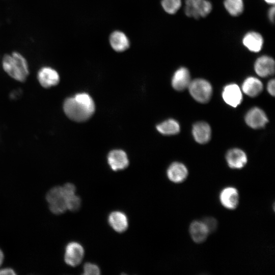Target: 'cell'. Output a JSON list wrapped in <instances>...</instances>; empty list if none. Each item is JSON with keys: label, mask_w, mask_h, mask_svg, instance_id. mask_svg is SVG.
I'll list each match as a JSON object with an SVG mask.
<instances>
[{"label": "cell", "mask_w": 275, "mask_h": 275, "mask_svg": "<svg viewBox=\"0 0 275 275\" xmlns=\"http://www.w3.org/2000/svg\"><path fill=\"white\" fill-rule=\"evenodd\" d=\"M63 109L71 120L83 122L93 114L95 106L92 98L88 94L83 93L66 99L64 102Z\"/></svg>", "instance_id": "obj_1"}, {"label": "cell", "mask_w": 275, "mask_h": 275, "mask_svg": "<svg viewBox=\"0 0 275 275\" xmlns=\"http://www.w3.org/2000/svg\"><path fill=\"white\" fill-rule=\"evenodd\" d=\"M2 64L5 71L15 80L23 81L29 75L27 62L19 52L15 51L11 54L5 55Z\"/></svg>", "instance_id": "obj_2"}, {"label": "cell", "mask_w": 275, "mask_h": 275, "mask_svg": "<svg viewBox=\"0 0 275 275\" xmlns=\"http://www.w3.org/2000/svg\"><path fill=\"white\" fill-rule=\"evenodd\" d=\"M189 92L197 101L205 103L208 101L212 94V87L210 83L203 79H196L190 81Z\"/></svg>", "instance_id": "obj_3"}, {"label": "cell", "mask_w": 275, "mask_h": 275, "mask_svg": "<svg viewBox=\"0 0 275 275\" xmlns=\"http://www.w3.org/2000/svg\"><path fill=\"white\" fill-rule=\"evenodd\" d=\"M212 10L211 3L207 0H185V13L188 17L199 18L206 16Z\"/></svg>", "instance_id": "obj_4"}, {"label": "cell", "mask_w": 275, "mask_h": 275, "mask_svg": "<svg viewBox=\"0 0 275 275\" xmlns=\"http://www.w3.org/2000/svg\"><path fill=\"white\" fill-rule=\"evenodd\" d=\"M84 256L82 246L76 242L69 243L65 248L64 260L68 265L75 267L79 264Z\"/></svg>", "instance_id": "obj_5"}, {"label": "cell", "mask_w": 275, "mask_h": 275, "mask_svg": "<svg viewBox=\"0 0 275 275\" xmlns=\"http://www.w3.org/2000/svg\"><path fill=\"white\" fill-rule=\"evenodd\" d=\"M37 77L40 85L45 88L56 86L60 80L59 75L57 71L49 67L41 68L38 71Z\"/></svg>", "instance_id": "obj_6"}, {"label": "cell", "mask_w": 275, "mask_h": 275, "mask_svg": "<svg viewBox=\"0 0 275 275\" xmlns=\"http://www.w3.org/2000/svg\"><path fill=\"white\" fill-rule=\"evenodd\" d=\"M246 124L254 129L263 127L268 122L264 112L259 108L254 107L250 109L245 117Z\"/></svg>", "instance_id": "obj_7"}, {"label": "cell", "mask_w": 275, "mask_h": 275, "mask_svg": "<svg viewBox=\"0 0 275 275\" xmlns=\"http://www.w3.org/2000/svg\"><path fill=\"white\" fill-rule=\"evenodd\" d=\"M256 73L262 77L272 75L274 72V61L270 57L262 56L258 58L254 65Z\"/></svg>", "instance_id": "obj_8"}, {"label": "cell", "mask_w": 275, "mask_h": 275, "mask_svg": "<svg viewBox=\"0 0 275 275\" xmlns=\"http://www.w3.org/2000/svg\"><path fill=\"white\" fill-rule=\"evenodd\" d=\"M222 96L226 103L234 107L238 105L242 99L240 88L234 84L228 85L224 88Z\"/></svg>", "instance_id": "obj_9"}, {"label": "cell", "mask_w": 275, "mask_h": 275, "mask_svg": "<svg viewBox=\"0 0 275 275\" xmlns=\"http://www.w3.org/2000/svg\"><path fill=\"white\" fill-rule=\"evenodd\" d=\"M108 163L114 171L121 170L127 168L129 160L126 153L121 150H114L107 157Z\"/></svg>", "instance_id": "obj_10"}, {"label": "cell", "mask_w": 275, "mask_h": 275, "mask_svg": "<svg viewBox=\"0 0 275 275\" xmlns=\"http://www.w3.org/2000/svg\"><path fill=\"white\" fill-rule=\"evenodd\" d=\"M219 199L222 204L228 209H235L239 203L237 190L232 187L224 189L220 194Z\"/></svg>", "instance_id": "obj_11"}, {"label": "cell", "mask_w": 275, "mask_h": 275, "mask_svg": "<svg viewBox=\"0 0 275 275\" xmlns=\"http://www.w3.org/2000/svg\"><path fill=\"white\" fill-rule=\"evenodd\" d=\"M190 82V73L186 68L181 67L174 74L172 84L175 90L182 91L188 87Z\"/></svg>", "instance_id": "obj_12"}, {"label": "cell", "mask_w": 275, "mask_h": 275, "mask_svg": "<svg viewBox=\"0 0 275 275\" xmlns=\"http://www.w3.org/2000/svg\"><path fill=\"white\" fill-rule=\"evenodd\" d=\"M242 43L250 51L257 52L262 48L263 38L259 33L252 31L243 36Z\"/></svg>", "instance_id": "obj_13"}, {"label": "cell", "mask_w": 275, "mask_h": 275, "mask_svg": "<svg viewBox=\"0 0 275 275\" xmlns=\"http://www.w3.org/2000/svg\"><path fill=\"white\" fill-rule=\"evenodd\" d=\"M226 160L229 166L233 169H241L247 162L245 153L239 149H232L226 155Z\"/></svg>", "instance_id": "obj_14"}, {"label": "cell", "mask_w": 275, "mask_h": 275, "mask_svg": "<svg viewBox=\"0 0 275 275\" xmlns=\"http://www.w3.org/2000/svg\"><path fill=\"white\" fill-rule=\"evenodd\" d=\"M188 175V171L186 167L180 162H174L171 164L167 170V176L171 181L175 183L183 182Z\"/></svg>", "instance_id": "obj_15"}, {"label": "cell", "mask_w": 275, "mask_h": 275, "mask_svg": "<svg viewBox=\"0 0 275 275\" xmlns=\"http://www.w3.org/2000/svg\"><path fill=\"white\" fill-rule=\"evenodd\" d=\"M108 223L116 232L122 233L126 231L128 226L126 215L121 211L112 212L108 216Z\"/></svg>", "instance_id": "obj_16"}, {"label": "cell", "mask_w": 275, "mask_h": 275, "mask_svg": "<svg viewBox=\"0 0 275 275\" xmlns=\"http://www.w3.org/2000/svg\"><path fill=\"white\" fill-rule=\"evenodd\" d=\"M193 134L198 143L205 144L210 139L211 129L209 125L206 122H197L193 126Z\"/></svg>", "instance_id": "obj_17"}, {"label": "cell", "mask_w": 275, "mask_h": 275, "mask_svg": "<svg viewBox=\"0 0 275 275\" xmlns=\"http://www.w3.org/2000/svg\"><path fill=\"white\" fill-rule=\"evenodd\" d=\"M189 233L193 240L200 243L206 239L209 231L203 222L194 221L190 225Z\"/></svg>", "instance_id": "obj_18"}, {"label": "cell", "mask_w": 275, "mask_h": 275, "mask_svg": "<svg viewBox=\"0 0 275 275\" xmlns=\"http://www.w3.org/2000/svg\"><path fill=\"white\" fill-rule=\"evenodd\" d=\"M263 89L261 81L254 77L247 78L242 86L243 92L251 97H255L259 94Z\"/></svg>", "instance_id": "obj_19"}, {"label": "cell", "mask_w": 275, "mask_h": 275, "mask_svg": "<svg viewBox=\"0 0 275 275\" xmlns=\"http://www.w3.org/2000/svg\"><path fill=\"white\" fill-rule=\"evenodd\" d=\"M109 42L112 48L117 51L125 50L129 45L127 37L123 33L119 31L114 32L111 34Z\"/></svg>", "instance_id": "obj_20"}, {"label": "cell", "mask_w": 275, "mask_h": 275, "mask_svg": "<svg viewBox=\"0 0 275 275\" xmlns=\"http://www.w3.org/2000/svg\"><path fill=\"white\" fill-rule=\"evenodd\" d=\"M156 128L160 133L165 135L175 134L180 131L178 123L173 119H169L164 121L158 124Z\"/></svg>", "instance_id": "obj_21"}, {"label": "cell", "mask_w": 275, "mask_h": 275, "mask_svg": "<svg viewBox=\"0 0 275 275\" xmlns=\"http://www.w3.org/2000/svg\"><path fill=\"white\" fill-rule=\"evenodd\" d=\"M224 5L228 12L233 16L239 15L243 11V0H225Z\"/></svg>", "instance_id": "obj_22"}, {"label": "cell", "mask_w": 275, "mask_h": 275, "mask_svg": "<svg viewBox=\"0 0 275 275\" xmlns=\"http://www.w3.org/2000/svg\"><path fill=\"white\" fill-rule=\"evenodd\" d=\"M161 5L164 10L169 14L176 13L181 5V0H162Z\"/></svg>", "instance_id": "obj_23"}, {"label": "cell", "mask_w": 275, "mask_h": 275, "mask_svg": "<svg viewBox=\"0 0 275 275\" xmlns=\"http://www.w3.org/2000/svg\"><path fill=\"white\" fill-rule=\"evenodd\" d=\"M49 208L53 214H61L64 213L67 210L65 199L62 198L49 203Z\"/></svg>", "instance_id": "obj_24"}, {"label": "cell", "mask_w": 275, "mask_h": 275, "mask_svg": "<svg viewBox=\"0 0 275 275\" xmlns=\"http://www.w3.org/2000/svg\"><path fill=\"white\" fill-rule=\"evenodd\" d=\"M67 209L72 211L78 210L81 205L80 198L74 194L65 198Z\"/></svg>", "instance_id": "obj_25"}, {"label": "cell", "mask_w": 275, "mask_h": 275, "mask_svg": "<svg viewBox=\"0 0 275 275\" xmlns=\"http://www.w3.org/2000/svg\"><path fill=\"white\" fill-rule=\"evenodd\" d=\"M62 198L64 197L62 193L61 186H59L51 188L47 193L46 195V199L48 203H50Z\"/></svg>", "instance_id": "obj_26"}, {"label": "cell", "mask_w": 275, "mask_h": 275, "mask_svg": "<svg viewBox=\"0 0 275 275\" xmlns=\"http://www.w3.org/2000/svg\"><path fill=\"white\" fill-rule=\"evenodd\" d=\"M83 274L85 275H98L100 273V270L96 264L87 263L84 266Z\"/></svg>", "instance_id": "obj_27"}, {"label": "cell", "mask_w": 275, "mask_h": 275, "mask_svg": "<svg viewBox=\"0 0 275 275\" xmlns=\"http://www.w3.org/2000/svg\"><path fill=\"white\" fill-rule=\"evenodd\" d=\"M61 188L65 199L68 197L75 194L76 187L72 183H67L63 186H61Z\"/></svg>", "instance_id": "obj_28"}, {"label": "cell", "mask_w": 275, "mask_h": 275, "mask_svg": "<svg viewBox=\"0 0 275 275\" xmlns=\"http://www.w3.org/2000/svg\"><path fill=\"white\" fill-rule=\"evenodd\" d=\"M203 223L207 228L209 233L214 232L217 228V221L213 217H206L204 218Z\"/></svg>", "instance_id": "obj_29"}, {"label": "cell", "mask_w": 275, "mask_h": 275, "mask_svg": "<svg viewBox=\"0 0 275 275\" xmlns=\"http://www.w3.org/2000/svg\"><path fill=\"white\" fill-rule=\"evenodd\" d=\"M267 90L270 95L274 96V80L273 79L269 81L267 85Z\"/></svg>", "instance_id": "obj_30"}, {"label": "cell", "mask_w": 275, "mask_h": 275, "mask_svg": "<svg viewBox=\"0 0 275 275\" xmlns=\"http://www.w3.org/2000/svg\"><path fill=\"white\" fill-rule=\"evenodd\" d=\"M15 274L14 270L10 268H5L0 269V275H13Z\"/></svg>", "instance_id": "obj_31"}, {"label": "cell", "mask_w": 275, "mask_h": 275, "mask_svg": "<svg viewBox=\"0 0 275 275\" xmlns=\"http://www.w3.org/2000/svg\"><path fill=\"white\" fill-rule=\"evenodd\" d=\"M268 14V18L270 19V20L272 22H273V21H274V6H273L272 7H271L269 9Z\"/></svg>", "instance_id": "obj_32"}, {"label": "cell", "mask_w": 275, "mask_h": 275, "mask_svg": "<svg viewBox=\"0 0 275 275\" xmlns=\"http://www.w3.org/2000/svg\"><path fill=\"white\" fill-rule=\"evenodd\" d=\"M4 260V254L2 250L0 249V266L2 265Z\"/></svg>", "instance_id": "obj_33"}, {"label": "cell", "mask_w": 275, "mask_h": 275, "mask_svg": "<svg viewBox=\"0 0 275 275\" xmlns=\"http://www.w3.org/2000/svg\"><path fill=\"white\" fill-rule=\"evenodd\" d=\"M264 1L268 4L273 5L275 2V0H264Z\"/></svg>", "instance_id": "obj_34"}]
</instances>
